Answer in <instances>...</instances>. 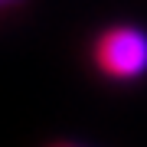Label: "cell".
I'll return each mask as SVG.
<instances>
[{
    "instance_id": "1",
    "label": "cell",
    "mask_w": 147,
    "mask_h": 147,
    "mask_svg": "<svg viewBox=\"0 0 147 147\" xmlns=\"http://www.w3.org/2000/svg\"><path fill=\"white\" fill-rule=\"evenodd\" d=\"M95 62L108 79L134 82L147 75V33L137 26H111L95 42Z\"/></svg>"
},
{
    "instance_id": "2",
    "label": "cell",
    "mask_w": 147,
    "mask_h": 147,
    "mask_svg": "<svg viewBox=\"0 0 147 147\" xmlns=\"http://www.w3.org/2000/svg\"><path fill=\"white\" fill-rule=\"evenodd\" d=\"M23 0H0V10H10V7H20Z\"/></svg>"
},
{
    "instance_id": "3",
    "label": "cell",
    "mask_w": 147,
    "mask_h": 147,
    "mask_svg": "<svg viewBox=\"0 0 147 147\" xmlns=\"http://www.w3.org/2000/svg\"><path fill=\"white\" fill-rule=\"evenodd\" d=\"M49 147H82V144H72V141H56V144H49Z\"/></svg>"
}]
</instances>
